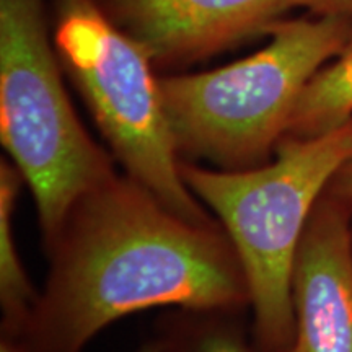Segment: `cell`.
I'll list each match as a JSON object with an SVG mask.
<instances>
[{"label":"cell","mask_w":352,"mask_h":352,"mask_svg":"<svg viewBox=\"0 0 352 352\" xmlns=\"http://www.w3.org/2000/svg\"><path fill=\"white\" fill-rule=\"evenodd\" d=\"M44 245L46 287L13 340L23 352H82L108 324L147 308L250 305L243 266L220 222L176 214L126 173L83 192Z\"/></svg>","instance_id":"cell-1"},{"label":"cell","mask_w":352,"mask_h":352,"mask_svg":"<svg viewBox=\"0 0 352 352\" xmlns=\"http://www.w3.org/2000/svg\"><path fill=\"white\" fill-rule=\"evenodd\" d=\"M351 155L352 120L316 138L284 135L274 157L252 170H217L182 158L183 182L212 210L243 266L258 352H284L292 344L298 245L329 182Z\"/></svg>","instance_id":"cell-2"},{"label":"cell","mask_w":352,"mask_h":352,"mask_svg":"<svg viewBox=\"0 0 352 352\" xmlns=\"http://www.w3.org/2000/svg\"><path fill=\"white\" fill-rule=\"evenodd\" d=\"M267 36V46L226 67L160 78L183 160L227 171L267 164L303 88L352 39V19H280Z\"/></svg>","instance_id":"cell-3"},{"label":"cell","mask_w":352,"mask_h":352,"mask_svg":"<svg viewBox=\"0 0 352 352\" xmlns=\"http://www.w3.org/2000/svg\"><path fill=\"white\" fill-rule=\"evenodd\" d=\"M50 33L44 0H0V140L32 189L44 241L116 173L70 103Z\"/></svg>","instance_id":"cell-4"},{"label":"cell","mask_w":352,"mask_h":352,"mask_svg":"<svg viewBox=\"0 0 352 352\" xmlns=\"http://www.w3.org/2000/svg\"><path fill=\"white\" fill-rule=\"evenodd\" d=\"M51 7L57 59L114 160L176 214L199 223L219 222L183 182L160 78L147 51L96 0H51Z\"/></svg>","instance_id":"cell-5"},{"label":"cell","mask_w":352,"mask_h":352,"mask_svg":"<svg viewBox=\"0 0 352 352\" xmlns=\"http://www.w3.org/2000/svg\"><path fill=\"white\" fill-rule=\"evenodd\" d=\"M155 69H183L267 36L294 0H96Z\"/></svg>","instance_id":"cell-6"},{"label":"cell","mask_w":352,"mask_h":352,"mask_svg":"<svg viewBox=\"0 0 352 352\" xmlns=\"http://www.w3.org/2000/svg\"><path fill=\"white\" fill-rule=\"evenodd\" d=\"M351 219L328 195L311 212L294 263L296 333L284 352H352Z\"/></svg>","instance_id":"cell-7"},{"label":"cell","mask_w":352,"mask_h":352,"mask_svg":"<svg viewBox=\"0 0 352 352\" xmlns=\"http://www.w3.org/2000/svg\"><path fill=\"white\" fill-rule=\"evenodd\" d=\"M25 183L23 175L10 160L0 162V303H2V336L16 340L39 294L33 289L21 264L13 240L12 217L16 197Z\"/></svg>","instance_id":"cell-8"},{"label":"cell","mask_w":352,"mask_h":352,"mask_svg":"<svg viewBox=\"0 0 352 352\" xmlns=\"http://www.w3.org/2000/svg\"><path fill=\"white\" fill-rule=\"evenodd\" d=\"M352 120V39L303 88L285 135L316 138Z\"/></svg>","instance_id":"cell-9"},{"label":"cell","mask_w":352,"mask_h":352,"mask_svg":"<svg viewBox=\"0 0 352 352\" xmlns=\"http://www.w3.org/2000/svg\"><path fill=\"white\" fill-rule=\"evenodd\" d=\"M239 314L183 310L157 338L160 352H258Z\"/></svg>","instance_id":"cell-10"},{"label":"cell","mask_w":352,"mask_h":352,"mask_svg":"<svg viewBox=\"0 0 352 352\" xmlns=\"http://www.w3.org/2000/svg\"><path fill=\"white\" fill-rule=\"evenodd\" d=\"M294 8H303L314 16L352 19V0H294Z\"/></svg>","instance_id":"cell-11"},{"label":"cell","mask_w":352,"mask_h":352,"mask_svg":"<svg viewBox=\"0 0 352 352\" xmlns=\"http://www.w3.org/2000/svg\"><path fill=\"white\" fill-rule=\"evenodd\" d=\"M324 195L341 202L352 212V155L344 162V165L336 171L329 182Z\"/></svg>","instance_id":"cell-12"},{"label":"cell","mask_w":352,"mask_h":352,"mask_svg":"<svg viewBox=\"0 0 352 352\" xmlns=\"http://www.w3.org/2000/svg\"><path fill=\"white\" fill-rule=\"evenodd\" d=\"M0 352H23V349H21L16 341L2 336V341H0Z\"/></svg>","instance_id":"cell-13"},{"label":"cell","mask_w":352,"mask_h":352,"mask_svg":"<svg viewBox=\"0 0 352 352\" xmlns=\"http://www.w3.org/2000/svg\"><path fill=\"white\" fill-rule=\"evenodd\" d=\"M138 352H160V346H158L157 340H153L151 342H145Z\"/></svg>","instance_id":"cell-14"}]
</instances>
